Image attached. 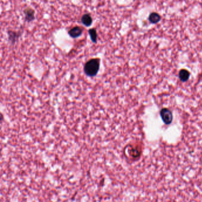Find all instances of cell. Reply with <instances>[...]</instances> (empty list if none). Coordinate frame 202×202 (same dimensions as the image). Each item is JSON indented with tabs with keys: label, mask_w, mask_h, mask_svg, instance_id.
Instances as JSON below:
<instances>
[{
	"label": "cell",
	"mask_w": 202,
	"mask_h": 202,
	"mask_svg": "<svg viewBox=\"0 0 202 202\" xmlns=\"http://www.w3.org/2000/svg\"><path fill=\"white\" fill-rule=\"evenodd\" d=\"M100 62L99 58H93L87 61L84 67V71L87 76L93 77L97 74L100 68Z\"/></svg>",
	"instance_id": "6da1fadb"
},
{
	"label": "cell",
	"mask_w": 202,
	"mask_h": 202,
	"mask_svg": "<svg viewBox=\"0 0 202 202\" xmlns=\"http://www.w3.org/2000/svg\"><path fill=\"white\" fill-rule=\"evenodd\" d=\"M160 115L163 122L166 125H170L173 121L172 112L168 109H162L160 112Z\"/></svg>",
	"instance_id": "7a4b0ae2"
},
{
	"label": "cell",
	"mask_w": 202,
	"mask_h": 202,
	"mask_svg": "<svg viewBox=\"0 0 202 202\" xmlns=\"http://www.w3.org/2000/svg\"><path fill=\"white\" fill-rule=\"evenodd\" d=\"M83 30V28L80 26H75L69 30L68 34L72 38H77L82 34Z\"/></svg>",
	"instance_id": "3957f363"
},
{
	"label": "cell",
	"mask_w": 202,
	"mask_h": 202,
	"mask_svg": "<svg viewBox=\"0 0 202 202\" xmlns=\"http://www.w3.org/2000/svg\"><path fill=\"white\" fill-rule=\"evenodd\" d=\"M25 15V20L30 22L34 19V10L31 8H27L24 11Z\"/></svg>",
	"instance_id": "277c9868"
},
{
	"label": "cell",
	"mask_w": 202,
	"mask_h": 202,
	"mask_svg": "<svg viewBox=\"0 0 202 202\" xmlns=\"http://www.w3.org/2000/svg\"><path fill=\"white\" fill-rule=\"evenodd\" d=\"M81 22L87 27L91 26L93 23V19L91 15L88 13L83 15L81 17Z\"/></svg>",
	"instance_id": "5b68a950"
},
{
	"label": "cell",
	"mask_w": 202,
	"mask_h": 202,
	"mask_svg": "<svg viewBox=\"0 0 202 202\" xmlns=\"http://www.w3.org/2000/svg\"><path fill=\"white\" fill-rule=\"evenodd\" d=\"M190 72L186 70H181L179 72V78L183 82H186L187 81L190 77Z\"/></svg>",
	"instance_id": "8992f818"
},
{
	"label": "cell",
	"mask_w": 202,
	"mask_h": 202,
	"mask_svg": "<svg viewBox=\"0 0 202 202\" xmlns=\"http://www.w3.org/2000/svg\"><path fill=\"white\" fill-rule=\"evenodd\" d=\"M161 19L160 15L157 13H152L149 16V20L152 23H157Z\"/></svg>",
	"instance_id": "52a82bcc"
},
{
	"label": "cell",
	"mask_w": 202,
	"mask_h": 202,
	"mask_svg": "<svg viewBox=\"0 0 202 202\" xmlns=\"http://www.w3.org/2000/svg\"><path fill=\"white\" fill-rule=\"evenodd\" d=\"M88 33L93 43H97V33L96 29L93 28L88 30Z\"/></svg>",
	"instance_id": "ba28073f"
},
{
	"label": "cell",
	"mask_w": 202,
	"mask_h": 202,
	"mask_svg": "<svg viewBox=\"0 0 202 202\" xmlns=\"http://www.w3.org/2000/svg\"><path fill=\"white\" fill-rule=\"evenodd\" d=\"M8 34H9V39L13 42H14L15 41V39H17V37H18V35L17 33L15 32H14V31H10L8 32Z\"/></svg>",
	"instance_id": "9c48e42d"
}]
</instances>
